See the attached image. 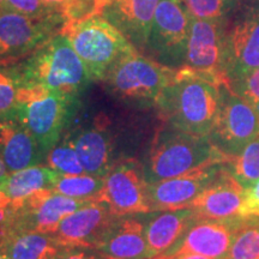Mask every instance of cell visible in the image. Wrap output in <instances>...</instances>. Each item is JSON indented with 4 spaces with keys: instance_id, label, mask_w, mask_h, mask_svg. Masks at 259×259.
<instances>
[{
    "instance_id": "cell-1",
    "label": "cell",
    "mask_w": 259,
    "mask_h": 259,
    "mask_svg": "<svg viewBox=\"0 0 259 259\" xmlns=\"http://www.w3.org/2000/svg\"><path fill=\"white\" fill-rule=\"evenodd\" d=\"M221 84L183 66L155 102L158 115L170 127L209 137L218 119Z\"/></svg>"
},
{
    "instance_id": "cell-2",
    "label": "cell",
    "mask_w": 259,
    "mask_h": 259,
    "mask_svg": "<svg viewBox=\"0 0 259 259\" xmlns=\"http://www.w3.org/2000/svg\"><path fill=\"white\" fill-rule=\"evenodd\" d=\"M12 66L19 87H42L72 100H80L93 82L85 65L61 32L28 56L12 61Z\"/></svg>"
},
{
    "instance_id": "cell-3",
    "label": "cell",
    "mask_w": 259,
    "mask_h": 259,
    "mask_svg": "<svg viewBox=\"0 0 259 259\" xmlns=\"http://www.w3.org/2000/svg\"><path fill=\"white\" fill-rule=\"evenodd\" d=\"M231 160L209 137L187 134L164 124L155 135L142 164L147 183L154 184Z\"/></svg>"
},
{
    "instance_id": "cell-4",
    "label": "cell",
    "mask_w": 259,
    "mask_h": 259,
    "mask_svg": "<svg viewBox=\"0 0 259 259\" xmlns=\"http://www.w3.org/2000/svg\"><path fill=\"white\" fill-rule=\"evenodd\" d=\"M60 32L72 45L93 82H103L119 61L139 52L102 15L66 22Z\"/></svg>"
},
{
    "instance_id": "cell-5",
    "label": "cell",
    "mask_w": 259,
    "mask_h": 259,
    "mask_svg": "<svg viewBox=\"0 0 259 259\" xmlns=\"http://www.w3.org/2000/svg\"><path fill=\"white\" fill-rule=\"evenodd\" d=\"M79 106L80 100L32 85L19 87L14 111L47 156L70 127Z\"/></svg>"
},
{
    "instance_id": "cell-6",
    "label": "cell",
    "mask_w": 259,
    "mask_h": 259,
    "mask_svg": "<svg viewBox=\"0 0 259 259\" xmlns=\"http://www.w3.org/2000/svg\"><path fill=\"white\" fill-rule=\"evenodd\" d=\"M177 70L136 52L119 61L103 83L113 95L124 101L155 105L174 79Z\"/></svg>"
},
{
    "instance_id": "cell-7",
    "label": "cell",
    "mask_w": 259,
    "mask_h": 259,
    "mask_svg": "<svg viewBox=\"0 0 259 259\" xmlns=\"http://www.w3.org/2000/svg\"><path fill=\"white\" fill-rule=\"evenodd\" d=\"M191 18L184 0H160L143 51L147 57L173 69L183 67Z\"/></svg>"
},
{
    "instance_id": "cell-8",
    "label": "cell",
    "mask_w": 259,
    "mask_h": 259,
    "mask_svg": "<svg viewBox=\"0 0 259 259\" xmlns=\"http://www.w3.org/2000/svg\"><path fill=\"white\" fill-rule=\"evenodd\" d=\"M259 136V113L227 85L221 87V103L210 142L228 157H235Z\"/></svg>"
},
{
    "instance_id": "cell-9",
    "label": "cell",
    "mask_w": 259,
    "mask_h": 259,
    "mask_svg": "<svg viewBox=\"0 0 259 259\" xmlns=\"http://www.w3.org/2000/svg\"><path fill=\"white\" fill-rule=\"evenodd\" d=\"M105 183L95 202L105 203L119 218L149 213L143 164L135 158L120 160L103 178Z\"/></svg>"
},
{
    "instance_id": "cell-10",
    "label": "cell",
    "mask_w": 259,
    "mask_h": 259,
    "mask_svg": "<svg viewBox=\"0 0 259 259\" xmlns=\"http://www.w3.org/2000/svg\"><path fill=\"white\" fill-rule=\"evenodd\" d=\"M63 17L36 18L0 9V63L22 59L60 32Z\"/></svg>"
},
{
    "instance_id": "cell-11",
    "label": "cell",
    "mask_w": 259,
    "mask_h": 259,
    "mask_svg": "<svg viewBox=\"0 0 259 259\" xmlns=\"http://www.w3.org/2000/svg\"><path fill=\"white\" fill-rule=\"evenodd\" d=\"M227 31L222 18H191L184 66L196 71L213 82L227 85L225 77Z\"/></svg>"
},
{
    "instance_id": "cell-12",
    "label": "cell",
    "mask_w": 259,
    "mask_h": 259,
    "mask_svg": "<svg viewBox=\"0 0 259 259\" xmlns=\"http://www.w3.org/2000/svg\"><path fill=\"white\" fill-rule=\"evenodd\" d=\"M90 203L70 198L52 190H40L19 203H12L11 218L4 228L30 229L53 234L67 215Z\"/></svg>"
},
{
    "instance_id": "cell-13",
    "label": "cell",
    "mask_w": 259,
    "mask_h": 259,
    "mask_svg": "<svg viewBox=\"0 0 259 259\" xmlns=\"http://www.w3.org/2000/svg\"><path fill=\"white\" fill-rule=\"evenodd\" d=\"M227 164L228 162L211 164L184 176L148 184L147 194L150 212L190 206L200 193L219 179Z\"/></svg>"
},
{
    "instance_id": "cell-14",
    "label": "cell",
    "mask_w": 259,
    "mask_h": 259,
    "mask_svg": "<svg viewBox=\"0 0 259 259\" xmlns=\"http://www.w3.org/2000/svg\"><path fill=\"white\" fill-rule=\"evenodd\" d=\"M119 219L105 203L90 202L67 215L51 235L63 247L80 246L96 250Z\"/></svg>"
},
{
    "instance_id": "cell-15",
    "label": "cell",
    "mask_w": 259,
    "mask_h": 259,
    "mask_svg": "<svg viewBox=\"0 0 259 259\" xmlns=\"http://www.w3.org/2000/svg\"><path fill=\"white\" fill-rule=\"evenodd\" d=\"M109 121L97 116L89 124L66 131L73 142L85 173L105 178L120 158L116 157V147Z\"/></svg>"
},
{
    "instance_id": "cell-16",
    "label": "cell",
    "mask_w": 259,
    "mask_h": 259,
    "mask_svg": "<svg viewBox=\"0 0 259 259\" xmlns=\"http://www.w3.org/2000/svg\"><path fill=\"white\" fill-rule=\"evenodd\" d=\"M245 219L246 216L227 220L199 219L191 226L171 255L199 254L211 259H226Z\"/></svg>"
},
{
    "instance_id": "cell-17",
    "label": "cell",
    "mask_w": 259,
    "mask_h": 259,
    "mask_svg": "<svg viewBox=\"0 0 259 259\" xmlns=\"http://www.w3.org/2000/svg\"><path fill=\"white\" fill-rule=\"evenodd\" d=\"M259 67V11L234 24L226 36L225 77L231 87Z\"/></svg>"
},
{
    "instance_id": "cell-18",
    "label": "cell",
    "mask_w": 259,
    "mask_h": 259,
    "mask_svg": "<svg viewBox=\"0 0 259 259\" xmlns=\"http://www.w3.org/2000/svg\"><path fill=\"white\" fill-rule=\"evenodd\" d=\"M0 157L9 173L45 163L46 155L15 111L0 116Z\"/></svg>"
},
{
    "instance_id": "cell-19",
    "label": "cell",
    "mask_w": 259,
    "mask_h": 259,
    "mask_svg": "<svg viewBox=\"0 0 259 259\" xmlns=\"http://www.w3.org/2000/svg\"><path fill=\"white\" fill-rule=\"evenodd\" d=\"M244 189L233 177L229 162L215 183L191 204L199 219L227 220L241 216Z\"/></svg>"
},
{
    "instance_id": "cell-20",
    "label": "cell",
    "mask_w": 259,
    "mask_h": 259,
    "mask_svg": "<svg viewBox=\"0 0 259 259\" xmlns=\"http://www.w3.org/2000/svg\"><path fill=\"white\" fill-rule=\"evenodd\" d=\"M158 212L144 222L145 238L154 257L171 255L199 216L191 206Z\"/></svg>"
},
{
    "instance_id": "cell-21",
    "label": "cell",
    "mask_w": 259,
    "mask_h": 259,
    "mask_svg": "<svg viewBox=\"0 0 259 259\" xmlns=\"http://www.w3.org/2000/svg\"><path fill=\"white\" fill-rule=\"evenodd\" d=\"M160 0H118L102 12L138 51H144Z\"/></svg>"
},
{
    "instance_id": "cell-22",
    "label": "cell",
    "mask_w": 259,
    "mask_h": 259,
    "mask_svg": "<svg viewBox=\"0 0 259 259\" xmlns=\"http://www.w3.org/2000/svg\"><path fill=\"white\" fill-rule=\"evenodd\" d=\"M96 250L106 258L112 259L154 257L145 238L144 222L131 216L119 219Z\"/></svg>"
},
{
    "instance_id": "cell-23",
    "label": "cell",
    "mask_w": 259,
    "mask_h": 259,
    "mask_svg": "<svg viewBox=\"0 0 259 259\" xmlns=\"http://www.w3.org/2000/svg\"><path fill=\"white\" fill-rule=\"evenodd\" d=\"M60 247L46 233L18 228L0 231V248L9 259H48Z\"/></svg>"
},
{
    "instance_id": "cell-24",
    "label": "cell",
    "mask_w": 259,
    "mask_h": 259,
    "mask_svg": "<svg viewBox=\"0 0 259 259\" xmlns=\"http://www.w3.org/2000/svg\"><path fill=\"white\" fill-rule=\"evenodd\" d=\"M57 174L47 166H31L9 173L0 180V189L12 203H19L37 191L52 190Z\"/></svg>"
},
{
    "instance_id": "cell-25",
    "label": "cell",
    "mask_w": 259,
    "mask_h": 259,
    "mask_svg": "<svg viewBox=\"0 0 259 259\" xmlns=\"http://www.w3.org/2000/svg\"><path fill=\"white\" fill-rule=\"evenodd\" d=\"M102 177L89 173L82 174H57L52 191L64 194L70 198L95 202L96 197L103 187Z\"/></svg>"
},
{
    "instance_id": "cell-26",
    "label": "cell",
    "mask_w": 259,
    "mask_h": 259,
    "mask_svg": "<svg viewBox=\"0 0 259 259\" xmlns=\"http://www.w3.org/2000/svg\"><path fill=\"white\" fill-rule=\"evenodd\" d=\"M259 258V216H246L236 233L226 259Z\"/></svg>"
},
{
    "instance_id": "cell-27",
    "label": "cell",
    "mask_w": 259,
    "mask_h": 259,
    "mask_svg": "<svg viewBox=\"0 0 259 259\" xmlns=\"http://www.w3.org/2000/svg\"><path fill=\"white\" fill-rule=\"evenodd\" d=\"M45 166L50 167L58 174L85 173L73 142L66 134L48 151L45 158Z\"/></svg>"
},
{
    "instance_id": "cell-28",
    "label": "cell",
    "mask_w": 259,
    "mask_h": 259,
    "mask_svg": "<svg viewBox=\"0 0 259 259\" xmlns=\"http://www.w3.org/2000/svg\"><path fill=\"white\" fill-rule=\"evenodd\" d=\"M233 177L242 189H247L259 180V136L229 162Z\"/></svg>"
},
{
    "instance_id": "cell-29",
    "label": "cell",
    "mask_w": 259,
    "mask_h": 259,
    "mask_svg": "<svg viewBox=\"0 0 259 259\" xmlns=\"http://www.w3.org/2000/svg\"><path fill=\"white\" fill-rule=\"evenodd\" d=\"M18 88L12 61L0 63V116L15 109Z\"/></svg>"
},
{
    "instance_id": "cell-30",
    "label": "cell",
    "mask_w": 259,
    "mask_h": 259,
    "mask_svg": "<svg viewBox=\"0 0 259 259\" xmlns=\"http://www.w3.org/2000/svg\"><path fill=\"white\" fill-rule=\"evenodd\" d=\"M0 9L36 18L63 17V15L52 6L47 5L44 0H4L0 5Z\"/></svg>"
},
{
    "instance_id": "cell-31",
    "label": "cell",
    "mask_w": 259,
    "mask_h": 259,
    "mask_svg": "<svg viewBox=\"0 0 259 259\" xmlns=\"http://www.w3.org/2000/svg\"><path fill=\"white\" fill-rule=\"evenodd\" d=\"M231 0H184L192 17L198 19L222 18Z\"/></svg>"
},
{
    "instance_id": "cell-32",
    "label": "cell",
    "mask_w": 259,
    "mask_h": 259,
    "mask_svg": "<svg viewBox=\"0 0 259 259\" xmlns=\"http://www.w3.org/2000/svg\"><path fill=\"white\" fill-rule=\"evenodd\" d=\"M228 88L246 100L259 113V67L251 71Z\"/></svg>"
},
{
    "instance_id": "cell-33",
    "label": "cell",
    "mask_w": 259,
    "mask_h": 259,
    "mask_svg": "<svg viewBox=\"0 0 259 259\" xmlns=\"http://www.w3.org/2000/svg\"><path fill=\"white\" fill-rule=\"evenodd\" d=\"M48 259H106V257L95 248L66 246V247H60Z\"/></svg>"
},
{
    "instance_id": "cell-34",
    "label": "cell",
    "mask_w": 259,
    "mask_h": 259,
    "mask_svg": "<svg viewBox=\"0 0 259 259\" xmlns=\"http://www.w3.org/2000/svg\"><path fill=\"white\" fill-rule=\"evenodd\" d=\"M241 216H259V180L244 190Z\"/></svg>"
},
{
    "instance_id": "cell-35",
    "label": "cell",
    "mask_w": 259,
    "mask_h": 259,
    "mask_svg": "<svg viewBox=\"0 0 259 259\" xmlns=\"http://www.w3.org/2000/svg\"><path fill=\"white\" fill-rule=\"evenodd\" d=\"M11 205L12 200L0 189V229L4 228L8 225L10 218H11Z\"/></svg>"
},
{
    "instance_id": "cell-36",
    "label": "cell",
    "mask_w": 259,
    "mask_h": 259,
    "mask_svg": "<svg viewBox=\"0 0 259 259\" xmlns=\"http://www.w3.org/2000/svg\"><path fill=\"white\" fill-rule=\"evenodd\" d=\"M44 2L46 3L47 5L52 6L53 9H56L59 14L63 15L64 17L65 11H66L71 3H72V0H44ZM65 21H66V19H65Z\"/></svg>"
},
{
    "instance_id": "cell-37",
    "label": "cell",
    "mask_w": 259,
    "mask_h": 259,
    "mask_svg": "<svg viewBox=\"0 0 259 259\" xmlns=\"http://www.w3.org/2000/svg\"><path fill=\"white\" fill-rule=\"evenodd\" d=\"M118 2V0H96L97 3V15H102V12L111 6L112 4Z\"/></svg>"
},
{
    "instance_id": "cell-38",
    "label": "cell",
    "mask_w": 259,
    "mask_h": 259,
    "mask_svg": "<svg viewBox=\"0 0 259 259\" xmlns=\"http://www.w3.org/2000/svg\"><path fill=\"white\" fill-rule=\"evenodd\" d=\"M9 171H8V168H6L4 161L2 160V157H0V180H3L4 178L8 176Z\"/></svg>"
},
{
    "instance_id": "cell-39",
    "label": "cell",
    "mask_w": 259,
    "mask_h": 259,
    "mask_svg": "<svg viewBox=\"0 0 259 259\" xmlns=\"http://www.w3.org/2000/svg\"><path fill=\"white\" fill-rule=\"evenodd\" d=\"M177 259H211V258L204 257V255H199V254H184V255H179V257H177Z\"/></svg>"
},
{
    "instance_id": "cell-40",
    "label": "cell",
    "mask_w": 259,
    "mask_h": 259,
    "mask_svg": "<svg viewBox=\"0 0 259 259\" xmlns=\"http://www.w3.org/2000/svg\"><path fill=\"white\" fill-rule=\"evenodd\" d=\"M106 259H112V258H106ZM149 259H177L176 255H168V254H161L156 255V257L149 258Z\"/></svg>"
},
{
    "instance_id": "cell-41",
    "label": "cell",
    "mask_w": 259,
    "mask_h": 259,
    "mask_svg": "<svg viewBox=\"0 0 259 259\" xmlns=\"http://www.w3.org/2000/svg\"><path fill=\"white\" fill-rule=\"evenodd\" d=\"M0 259H9L8 255H6L4 252L2 251V248H0Z\"/></svg>"
},
{
    "instance_id": "cell-42",
    "label": "cell",
    "mask_w": 259,
    "mask_h": 259,
    "mask_svg": "<svg viewBox=\"0 0 259 259\" xmlns=\"http://www.w3.org/2000/svg\"><path fill=\"white\" fill-rule=\"evenodd\" d=\"M3 2H4V0H0V5H2V3H3Z\"/></svg>"
},
{
    "instance_id": "cell-43",
    "label": "cell",
    "mask_w": 259,
    "mask_h": 259,
    "mask_svg": "<svg viewBox=\"0 0 259 259\" xmlns=\"http://www.w3.org/2000/svg\"><path fill=\"white\" fill-rule=\"evenodd\" d=\"M258 259H259V258H258Z\"/></svg>"
}]
</instances>
